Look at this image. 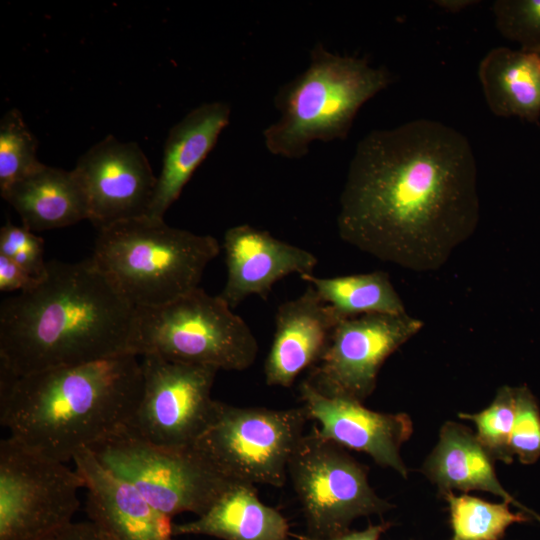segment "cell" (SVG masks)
I'll use <instances>...</instances> for the list:
<instances>
[{"mask_svg":"<svg viewBox=\"0 0 540 540\" xmlns=\"http://www.w3.org/2000/svg\"><path fill=\"white\" fill-rule=\"evenodd\" d=\"M479 218L476 160L460 131L421 118L358 142L339 198L344 242L382 262L431 272L473 235Z\"/></svg>","mask_w":540,"mask_h":540,"instance_id":"obj_1","label":"cell"},{"mask_svg":"<svg viewBox=\"0 0 540 540\" xmlns=\"http://www.w3.org/2000/svg\"><path fill=\"white\" fill-rule=\"evenodd\" d=\"M134 314L91 258L48 261L33 288L1 302L0 372L21 376L130 353Z\"/></svg>","mask_w":540,"mask_h":540,"instance_id":"obj_2","label":"cell"},{"mask_svg":"<svg viewBox=\"0 0 540 540\" xmlns=\"http://www.w3.org/2000/svg\"><path fill=\"white\" fill-rule=\"evenodd\" d=\"M140 357L14 376L0 372V423L9 436L64 463L123 431L142 395Z\"/></svg>","mask_w":540,"mask_h":540,"instance_id":"obj_3","label":"cell"},{"mask_svg":"<svg viewBox=\"0 0 540 540\" xmlns=\"http://www.w3.org/2000/svg\"><path fill=\"white\" fill-rule=\"evenodd\" d=\"M392 81L388 69L316 43L307 68L280 86L274 96L280 117L263 130L267 151L300 159L316 141L346 139L360 108Z\"/></svg>","mask_w":540,"mask_h":540,"instance_id":"obj_4","label":"cell"},{"mask_svg":"<svg viewBox=\"0 0 540 540\" xmlns=\"http://www.w3.org/2000/svg\"><path fill=\"white\" fill-rule=\"evenodd\" d=\"M219 252L211 235L143 216L99 230L91 259L133 306L152 307L198 288Z\"/></svg>","mask_w":540,"mask_h":540,"instance_id":"obj_5","label":"cell"},{"mask_svg":"<svg viewBox=\"0 0 540 540\" xmlns=\"http://www.w3.org/2000/svg\"><path fill=\"white\" fill-rule=\"evenodd\" d=\"M129 351L218 371H243L255 362L258 343L219 295L198 287L163 305L135 307Z\"/></svg>","mask_w":540,"mask_h":540,"instance_id":"obj_6","label":"cell"},{"mask_svg":"<svg viewBox=\"0 0 540 540\" xmlns=\"http://www.w3.org/2000/svg\"><path fill=\"white\" fill-rule=\"evenodd\" d=\"M89 450L106 469L170 518L182 513L204 514L236 482L194 446H159L124 430Z\"/></svg>","mask_w":540,"mask_h":540,"instance_id":"obj_7","label":"cell"},{"mask_svg":"<svg viewBox=\"0 0 540 540\" xmlns=\"http://www.w3.org/2000/svg\"><path fill=\"white\" fill-rule=\"evenodd\" d=\"M308 420L303 406L269 409L219 401L194 447L232 481L282 487Z\"/></svg>","mask_w":540,"mask_h":540,"instance_id":"obj_8","label":"cell"},{"mask_svg":"<svg viewBox=\"0 0 540 540\" xmlns=\"http://www.w3.org/2000/svg\"><path fill=\"white\" fill-rule=\"evenodd\" d=\"M84 480L76 469L8 436L0 441V540H42L72 522Z\"/></svg>","mask_w":540,"mask_h":540,"instance_id":"obj_9","label":"cell"},{"mask_svg":"<svg viewBox=\"0 0 540 540\" xmlns=\"http://www.w3.org/2000/svg\"><path fill=\"white\" fill-rule=\"evenodd\" d=\"M288 478L302 507L306 534L311 536L343 534L356 518L392 508L374 492L364 466L343 447L323 438L316 426L300 440L289 462Z\"/></svg>","mask_w":540,"mask_h":540,"instance_id":"obj_10","label":"cell"},{"mask_svg":"<svg viewBox=\"0 0 540 540\" xmlns=\"http://www.w3.org/2000/svg\"><path fill=\"white\" fill-rule=\"evenodd\" d=\"M141 358L143 390L124 431L164 447H193L214 420L219 401L212 398L217 369Z\"/></svg>","mask_w":540,"mask_h":540,"instance_id":"obj_11","label":"cell"},{"mask_svg":"<svg viewBox=\"0 0 540 540\" xmlns=\"http://www.w3.org/2000/svg\"><path fill=\"white\" fill-rule=\"evenodd\" d=\"M422 327V321L408 313L341 319L305 380L325 396L363 403L375 390L385 360Z\"/></svg>","mask_w":540,"mask_h":540,"instance_id":"obj_12","label":"cell"},{"mask_svg":"<svg viewBox=\"0 0 540 540\" xmlns=\"http://www.w3.org/2000/svg\"><path fill=\"white\" fill-rule=\"evenodd\" d=\"M72 171L86 200L88 220L98 231L148 214L157 177L136 142L108 135L81 155Z\"/></svg>","mask_w":540,"mask_h":540,"instance_id":"obj_13","label":"cell"},{"mask_svg":"<svg viewBox=\"0 0 540 540\" xmlns=\"http://www.w3.org/2000/svg\"><path fill=\"white\" fill-rule=\"evenodd\" d=\"M299 393L309 420L318 424L317 430L323 438L364 452L379 465L407 477L400 456L402 444L413 431L407 414L377 412L359 401L325 396L306 380L300 384Z\"/></svg>","mask_w":540,"mask_h":540,"instance_id":"obj_14","label":"cell"},{"mask_svg":"<svg viewBox=\"0 0 540 540\" xmlns=\"http://www.w3.org/2000/svg\"><path fill=\"white\" fill-rule=\"evenodd\" d=\"M226 282L219 296L233 309L250 296L267 299L279 280L313 274L318 258L310 251L249 224L226 230Z\"/></svg>","mask_w":540,"mask_h":540,"instance_id":"obj_15","label":"cell"},{"mask_svg":"<svg viewBox=\"0 0 540 540\" xmlns=\"http://www.w3.org/2000/svg\"><path fill=\"white\" fill-rule=\"evenodd\" d=\"M72 461L84 480L88 518L110 540H175L172 518L106 469L89 449Z\"/></svg>","mask_w":540,"mask_h":540,"instance_id":"obj_16","label":"cell"},{"mask_svg":"<svg viewBox=\"0 0 540 540\" xmlns=\"http://www.w3.org/2000/svg\"><path fill=\"white\" fill-rule=\"evenodd\" d=\"M340 320L310 285L297 298L281 303L264 364L266 383L290 387L321 359Z\"/></svg>","mask_w":540,"mask_h":540,"instance_id":"obj_17","label":"cell"},{"mask_svg":"<svg viewBox=\"0 0 540 540\" xmlns=\"http://www.w3.org/2000/svg\"><path fill=\"white\" fill-rule=\"evenodd\" d=\"M231 107L227 102L202 103L169 131L164 144L162 168L146 216L163 219L184 186L214 148L228 126Z\"/></svg>","mask_w":540,"mask_h":540,"instance_id":"obj_18","label":"cell"},{"mask_svg":"<svg viewBox=\"0 0 540 540\" xmlns=\"http://www.w3.org/2000/svg\"><path fill=\"white\" fill-rule=\"evenodd\" d=\"M174 536L202 535L220 540H289L286 518L264 504L255 485L234 482L197 519L173 524Z\"/></svg>","mask_w":540,"mask_h":540,"instance_id":"obj_19","label":"cell"},{"mask_svg":"<svg viewBox=\"0 0 540 540\" xmlns=\"http://www.w3.org/2000/svg\"><path fill=\"white\" fill-rule=\"evenodd\" d=\"M493 456L467 427L447 422L423 471L441 494L452 490L494 493L540 522V516L513 498L497 479Z\"/></svg>","mask_w":540,"mask_h":540,"instance_id":"obj_20","label":"cell"},{"mask_svg":"<svg viewBox=\"0 0 540 540\" xmlns=\"http://www.w3.org/2000/svg\"><path fill=\"white\" fill-rule=\"evenodd\" d=\"M1 196L16 210L23 226L32 232L88 220L86 200L72 170L42 164Z\"/></svg>","mask_w":540,"mask_h":540,"instance_id":"obj_21","label":"cell"},{"mask_svg":"<svg viewBox=\"0 0 540 540\" xmlns=\"http://www.w3.org/2000/svg\"><path fill=\"white\" fill-rule=\"evenodd\" d=\"M478 78L485 101L494 115L539 124V53L495 47L482 58Z\"/></svg>","mask_w":540,"mask_h":540,"instance_id":"obj_22","label":"cell"},{"mask_svg":"<svg viewBox=\"0 0 540 540\" xmlns=\"http://www.w3.org/2000/svg\"><path fill=\"white\" fill-rule=\"evenodd\" d=\"M300 277L341 319L367 314L407 313L388 273L384 271L335 277L305 274Z\"/></svg>","mask_w":540,"mask_h":540,"instance_id":"obj_23","label":"cell"},{"mask_svg":"<svg viewBox=\"0 0 540 540\" xmlns=\"http://www.w3.org/2000/svg\"><path fill=\"white\" fill-rule=\"evenodd\" d=\"M443 495L449 506L451 540H500L511 524L529 521L523 512H511L507 501L491 503L452 491Z\"/></svg>","mask_w":540,"mask_h":540,"instance_id":"obj_24","label":"cell"},{"mask_svg":"<svg viewBox=\"0 0 540 540\" xmlns=\"http://www.w3.org/2000/svg\"><path fill=\"white\" fill-rule=\"evenodd\" d=\"M38 141L17 109L0 121V193L28 176L43 163L37 158Z\"/></svg>","mask_w":540,"mask_h":540,"instance_id":"obj_25","label":"cell"},{"mask_svg":"<svg viewBox=\"0 0 540 540\" xmlns=\"http://www.w3.org/2000/svg\"><path fill=\"white\" fill-rule=\"evenodd\" d=\"M459 417L474 422L476 437L494 459L512 462L510 438L515 417L514 388L502 386L486 409L475 414L460 413Z\"/></svg>","mask_w":540,"mask_h":540,"instance_id":"obj_26","label":"cell"},{"mask_svg":"<svg viewBox=\"0 0 540 540\" xmlns=\"http://www.w3.org/2000/svg\"><path fill=\"white\" fill-rule=\"evenodd\" d=\"M495 25L520 49L540 54V0H497L492 5Z\"/></svg>","mask_w":540,"mask_h":540,"instance_id":"obj_27","label":"cell"},{"mask_svg":"<svg viewBox=\"0 0 540 540\" xmlns=\"http://www.w3.org/2000/svg\"><path fill=\"white\" fill-rule=\"evenodd\" d=\"M515 417L510 438L512 455L523 464H532L540 457V410L527 386L514 388Z\"/></svg>","mask_w":540,"mask_h":540,"instance_id":"obj_28","label":"cell"},{"mask_svg":"<svg viewBox=\"0 0 540 540\" xmlns=\"http://www.w3.org/2000/svg\"><path fill=\"white\" fill-rule=\"evenodd\" d=\"M0 255L42 279L47 271L43 240L24 226L7 222L0 229Z\"/></svg>","mask_w":540,"mask_h":540,"instance_id":"obj_29","label":"cell"},{"mask_svg":"<svg viewBox=\"0 0 540 540\" xmlns=\"http://www.w3.org/2000/svg\"><path fill=\"white\" fill-rule=\"evenodd\" d=\"M39 281L40 279L23 267L0 255V290L2 292H22L33 288Z\"/></svg>","mask_w":540,"mask_h":540,"instance_id":"obj_30","label":"cell"},{"mask_svg":"<svg viewBox=\"0 0 540 540\" xmlns=\"http://www.w3.org/2000/svg\"><path fill=\"white\" fill-rule=\"evenodd\" d=\"M42 540H110L93 522H70Z\"/></svg>","mask_w":540,"mask_h":540,"instance_id":"obj_31","label":"cell"},{"mask_svg":"<svg viewBox=\"0 0 540 540\" xmlns=\"http://www.w3.org/2000/svg\"><path fill=\"white\" fill-rule=\"evenodd\" d=\"M391 523L381 522L377 525H369L362 531H347L343 534L332 537H315L308 534H295L291 533V537L296 540H379L382 533H384Z\"/></svg>","mask_w":540,"mask_h":540,"instance_id":"obj_32","label":"cell"},{"mask_svg":"<svg viewBox=\"0 0 540 540\" xmlns=\"http://www.w3.org/2000/svg\"><path fill=\"white\" fill-rule=\"evenodd\" d=\"M434 3L445 11L457 13L478 2L472 0H438L434 1Z\"/></svg>","mask_w":540,"mask_h":540,"instance_id":"obj_33","label":"cell"}]
</instances>
